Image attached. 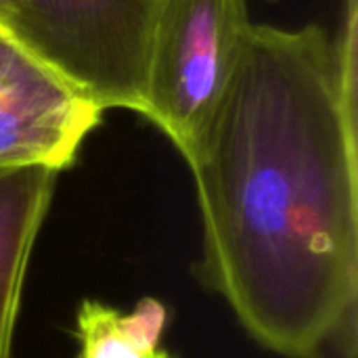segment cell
<instances>
[{
  "mask_svg": "<svg viewBox=\"0 0 358 358\" xmlns=\"http://www.w3.org/2000/svg\"><path fill=\"white\" fill-rule=\"evenodd\" d=\"M157 0H4L0 31L88 103L141 113Z\"/></svg>",
  "mask_w": 358,
  "mask_h": 358,
  "instance_id": "7a4b0ae2",
  "label": "cell"
},
{
  "mask_svg": "<svg viewBox=\"0 0 358 358\" xmlns=\"http://www.w3.org/2000/svg\"><path fill=\"white\" fill-rule=\"evenodd\" d=\"M346 13H357V0H346Z\"/></svg>",
  "mask_w": 358,
  "mask_h": 358,
  "instance_id": "ba28073f",
  "label": "cell"
},
{
  "mask_svg": "<svg viewBox=\"0 0 358 358\" xmlns=\"http://www.w3.org/2000/svg\"><path fill=\"white\" fill-rule=\"evenodd\" d=\"M304 358H321V352L319 350H315V352H310V355H306Z\"/></svg>",
  "mask_w": 358,
  "mask_h": 358,
  "instance_id": "9c48e42d",
  "label": "cell"
},
{
  "mask_svg": "<svg viewBox=\"0 0 358 358\" xmlns=\"http://www.w3.org/2000/svg\"><path fill=\"white\" fill-rule=\"evenodd\" d=\"M59 172L44 166L0 170V358H10L29 258Z\"/></svg>",
  "mask_w": 358,
  "mask_h": 358,
  "instance_id": "5b68a950",
  "label": "cell"
},
{
  "mask_svg": "<svg viewBox=\"0 0 358 358\" xmlns=\"http://www.w3.org/2000/svg\"><path fill=\"white\" fill-rule=\"evenodd\" d=\"M122 313L99 300L78 310V358H170L162 348H143L122 327Z\"/></svg>",
  "mask_w": 358,
  "mask_h": 358,
  "instance_id": "8992f818",
  "label": "cell"
},
{
  "mask_svg": "<svg viewBox=\"0 0 358 358\" xmlns=\"http://www.w3.org/2000/svg\"><path fill=\"white\" fill-rule=\"evenodd\" d=\"M2 6H4V0H0V10H2Z\"/></svg>",
  "mask_w": 358,
  "mask_h": 358,
  "instance_id": "30bf717a",
  "label": "cell"
},
{
  "mask_svg": "<svg viewBox=\"0 0 358 358\" xmlns=\"http://www.w3.org/2000/svg\"><path fill=\"white\" fill-rule=\"evenodd\" d=\"M250 27L248 0H157L141 115L182 157L229 82Z\"/></svg>",
  "mask_w": 358,
  "mask_h": 358,
  "instance_id": "3957f363",
  "label": "cell"
},
{
  "mask_svg": "<svg viewBox=\"0 0 358 358\" xmlns=\"http://www.w3.org/2000/svg\"><path fill=\"white\" fill-rule=\"evenodd\" d=\"M122 327L130 340L143 348H162V334L166 327V308L153 298L141 300L130 315H122Z\"/></svg>",
  "mask_w": 358,
  "mask_h": 358,
  "instance_id": "52a82bcc",
  "label": "cell"
},
{
  "mask_svg": "<svg viewBox=\"0 0 358 358\" xmlns=\"http://www.w3.org/2000/svg\"><path fill=\"white\" fill-rule=\"evenodd\" d=\"M103 111L0 31V170H65Z\"/></svg>",
  "mask_w": 358,
  "mask_h": 358,
  "instance_id": "277c9868",
  "label": "cell"
},
{
  "mask_svg": "<svg viewBox=\"0 0 358 358\" xmlns=\"http://www.w3.org/2000/svg\"><path fill=\"white\" fill-rule=\"evenodd\" d=\"M357 46L252 23L189 164L208 285L264 348L304 358L355 317Z\"/></svg>",
  "mask_w": 358,
  "mask_h": 358,
  "instance_id": "6da1fadb",
  "label": "cell"
}]
</instances>
